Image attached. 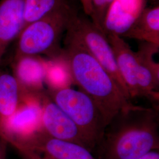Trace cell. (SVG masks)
Wrapping results in <instances>:
<instances>
[{"instance_id": "4", "label": "cell", "mask_w": 159, "mask_h": 159, "mask_svg": "<svg viewBox=\"0 0 159 159\" xmlns=\"http://www.w3.org/2000/svg\"><path fill=\"white\" fill-rule=\"evenodd\" d=\"M47 94L77 125L91 150L100 145L107 125L102 112L90 97L69 87L49 89Z\"/></svg>"}, {"instance_id": "19", "label": "cell", "mask_w": 159, "mask_h": 159, "mask_svg": "<svg viewBox=\"0 0 159 159\" xmlns=\"http://www.w3.org/2000/svg\"><path fill=\"white\" fill-rule=\"evenodd\" d=\"M83 10L86 15L90 16L92 11L91 0H80Z\"/></svg>"}, {"instance_id": "13", "label": "cell", "mask_w": 159, "mask_h": 159, "mask_svg": "<svg viewBox=\"0 0 159 159\" xmlns=\"http://www.w3.org/2000/svg\"><path fill=\"white\" fill-rule=\"evenodd\" d=\"M112 48L120 73L127 86L130 96L138 97L136 73L138 60L136 52L117 35H107Z\"/></svg>"}, {"instance_id": "11", "label": "cell", "mask_w": 159, "mask_h": 159, "mask_svg": "<svg viewBox=\"0 0 159 159\" xmlns=\"http://www.w3.org/2000/svg\"><path fill=\"white\" fill-rule=\"evenodd\" d=\"M13 75L23 91L38 94L43 91L46 61L39 56H23L14 58Z\"/></svg>"}, {"instance_id": "18", "label": "cell", "mask_w": 159, "mask_h": 159, "mask_svg": "<svg viewBox=\"0 0 159 159\" xmlns=\"http://www.w3.org/2000/svg\"><path fill=\"white\" fill-rule=\"evenodd\" d=\"M10 144H11L14 148H16L25 159H52L46 155L43 154V156L17 143H10Z\"/></svg>"}, {"instance_id": "14", "label": "cell", "mask_w": 159, "mask_h": 159, "mask_svg": "<svg viewBox=\"0 0 159 159\" xmlns=\"http://www.w3.org/2000/svg\"><path fill=\"white\" fill-rule=\"evenodd\" d=\"M23 94L14 75L0 70V130L17 110Z\"/></svg>"}, {"instance_id": "10", "label": "cell", "mask_w": 159, "mask_h": 159, "mask_svg": "<svg viewBox=\"0 0 159 159\" xmlns=\"http://www.w3.org/2000/svg\"><path fill=\"white\" fill-rule=\"evenodd\" d=\"M24 2L0 1V64L8 46L24 28Z\"/></svg>"}, {"instance_id": "8", "label": "cell", "mask_w": 159, "mask_h": 159, "mask_svg": "<svg viewBox=\"0 0 159 159\" xmlns=\"http://www.w3.org/2000/svg\"><path fill=\"white\" fill-rule=\"evenodd\" d=\"M17 143L52 159H97L84 147L52 137L43 129L37 131L24 142Z\"/></svg>"}, {"instance_id": "17", "label": "cell", "mask_w": 159, "mask_h": 159, "mask_svg": "<svg viewBox=\"0 0 159 159\" xmlns=\"http://www.w3.org/2000/svg\"><path fill=\"white\" fill-rule=\"evenodd\" d=\"M114 0H91V21L102 31L104 19Z\"/></svg>"}, {"instance_id": "15", "label": "cell", "mask_w": 159, "mask_h": 159, "mask_svg": "<svg viewBox=\"0 0 159 159\" xmlns=\"http://www.w3.org/2000/svg\"><path fill=\"white\" fill-rule=\"evenodd\" d=\"M122 37L159 46V7L144 8L135 23Z\"/></svg>"}, {"instance_id": "9", "label": "cell", "mask_w": 159, "mask_h": 159, "mask_svg": "<svg viewBox=\"0 0 159 159\" xmlns=\"http://www.w3.org/2000/svg\"><path fill=\"white\" fill-rule=\"evenodd\" d=\"M146 6V0H114L104 19L102 31L122 37L130 29Z\"/></svg>"}, {"instance_id": "3", "label": "cell", "mask_w": 159, "mask_h": 159, "mask_svg": "<svg viewBox=\"0 0 159 159\" xmlns=\"http://www.w3.org/2000/svg\"><path fill=\"white\" fill-rule=\"evenodd\" d=\"M75 14L69 7L26 25L17 38L14 58L46 55L60 57V43L71 18Z\"/></svg>"}, {"instance_id": "21", "label": "cell", "mask_w": 159, "mask_h": 159, "mask_svg": "<svg viewBox=\"0 0 159 159\" xmlns=\"http://www.w3.org/2000/svg\"><path fill=\"white\" fill-rule=\"evenodd\" d=\"M6 143H7L0 137V159H5Z\"/></svg>"}, {"instance_id": "6", "label": "cell", "mask_w": 159, "mask_h": 159, "mask_svg": "<svg viewBox=\"0 0 159 159\" xmlns=\"http://www.w3.org/2000/svg\"><path fill=\"white\" fill-rule=\"evenodd\" d=\"M42 130L41 108L39 94L23 91L18 107L0 130L6 142L23 143Z\"/></svg>"}, {"instance_id": "5", "label": "cell", "mask_w": 159, "mask_h": 159, "mask_svg": "<svg viewBox=\"0 0 159 159\" xmlns=\"http://www.w3.org/2000/svg\"><path fill=\"white\" fill-rule=\"evenodd\" d=\"M83 47L113 78L126 97L130 100L128 89L117 67L112 48L106 35L91 21L75 14L71 18L66 37Z\"/></svg>"}, {"instance_id": "16", "label": "cell", "mask_w": 159, "mask_h": 159, "mask_svg": "<svg viewBox=\"0 0 159 159\" xmlns=\"http://www.w3.org/2000/svg\"><path fill=\"white\" fill-rule=\"evenodd\" d=\"M69 7L66 0H25L24 27Z\"/></svg>"}, {"instance_id": "2", "label": "cell", "mask_w": 159, "mask_h": 159, "mask_svg": "<svg viewBox=\"0 0 159 159\" xmlns=\"http://www.w3.org/2000/svg\"><path fill=\"white\" fill-rule=\"evenodd\" d=\"M62 56L74 82L96 102L107 125L120 111L134 106L102 66L78 43L66 38Z\"/></svg>"}, {"instance_id": "12", "label": "cell", "mask_w": 159, "mask_h": 159, "mask_svg": "<svg viewBox=\"0 0 159 159\" xmlns=\"http://www.w3.org/2000/svg\"><path fill=\"white\" fill-rule=\"evenodd\" d=\"M146 43L136 52L138 97L153 96L154 90L159 85V64L153 60L154 54L158 51L159 46Z\"/></svg>"}, {"instance_id": "7", "label": "cell", "mask_w": 159, "mask_h": 159, "mask_svg": "<svg viewBox=\"0 0 159 159\" xmlns=\"http://www.w3.org/2000/svg\"><path fill=\"white\" fill-rule=\"evenodd\" d=\"M41 108V126L46 134L55 139L75 143L91 152L89 143L68 115L51 100L47 93H39Z\"/></svg>"}, {"instance_id": "1", "label": "cell", "mask_w": 159, "mask_h": 159, "mask_svg": "<svg viewBox=\"0 0 159 159\" xmlns=\"http://www.w3.org/2000/svg\"><path fill=\"white\" fill-rule=\"evenodd\" d=\"M158 114L134 106L117 114L106 128L100 146L103 159H136L159 147Z\"/></svg>"}, {"instance_id": "20", "label": "cell", "mask_w": 159, "mask_h": 159, "mask_svg": "<svg viewBox=\"0 0 159 159\" xmlns=\"http://www.w3.org/2000/svg\"><path fill=\"white\" fill-rule=\"evenodd\" d=\"M136 159H159V152L153 150Z\"/></svg>"}]
</instances>
